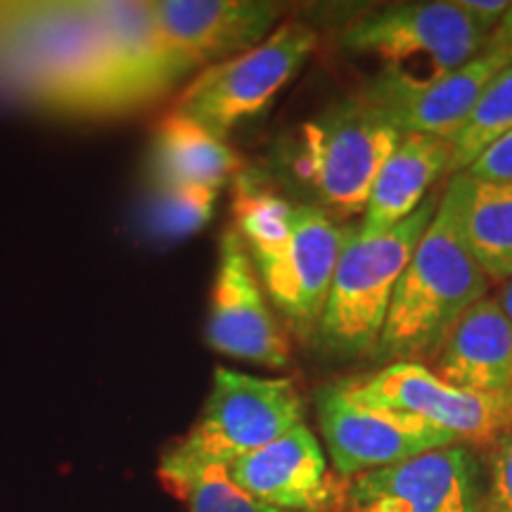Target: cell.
I'll use <instances>...</instances> for the list:
<instances>
[{"label":"cell","mask_w":512,"mask_h":512,"mask_svg":"<svg viewBox=\"0 0 512 512\" xmlns=\"http://www.w3.org/2000/svg\"><path fill=\"white\" fill-rule=\"evenodd\" d=\"M489 448V484L484 489L479 512H512V430Z\"/></svg>","instance_id":"25"},{"label":"cell","mask_w":512,"mask_h":512,"mask_svg":"<svg viewBox=\"0 0 512 512\" xmlns=\"http://www.w3.org/2000/svg\"><path fill=\"white\" fill-rule=\"evenodd\" d=\"M91 10L110 50L124 114L164 98L188 76L159 36L150 3L105 0Z\"/></svg>","instance_id":"15"},{"label":"cell","mask_w":512,"mask_h":512,"mask_svg":"<svg viewBox=\"0 0 512 512\" xmlns=\"http://www.w3.org/2000/svg\"><path fill=\"white\" fill-rule=\"evenodd\" d=\"M489 285L465 247L456 192L448 183L437 214L396 283L373 358L384 366L434 361L458 320L489 297Z\"/></svg>","instance_id":"2"},{"label":"cell","mask_w":512,"mask_h":512,"mask_svg":"<svg viewBox=\"0 0 512 512\" xmlns=\"http://www.w3.org/2000/svg\"><path fill=\"white\" fill-rule=\"evenodd\" d=\"M512 64L498 50L484 48L482 55L444 74H411L382 67L361 98L375 114L401 136H437L451 140L470 117L482 91L501 69Z\"/></svg>","instance_id":"9"},{"label":"cell","mask_w":512,"mask_h":512,"mask_svg":"<svg viewBox=\"0 0 512 512\" xmlns=\"http://www.w3.org/2000/svg\"><path fill=\"white\" fill-rule=\"evenodd\" d=\"M486 48L498 50V53H503L512 62V8L508 10V15L503 17V22L498 24V29L494 31V36L489 38Z\"/></svg>","instance_id":"28"},{"label":"cell","mask_w":512,"mask_h":512,"mask_svg":"<svg viewBox=\"0 0 512 512\" xmlns=\"http://www.w3.org/2000/svg\"><path fill=\"white\" fill-rule=\"evenodd\" d=\"M482 496L479 460L458 441L354 477L335 512H479Z\"/></svg>","instance_id":"10"},{"label":"cell","mask_w":512,"mask_h":512,"mask_svg":"<svg viewBox=\"0 0 512 512\" xmlns=\"http://www.w3.org/2000/svg\"><path fill=\"white\" fill-rule=\"evenodd\" d=\"M439 200L441 195H427L389 233L368 235L361 233L358 223H347L328 302L313 337L325 354L342 361L375 354L396 283L437 214Z\"/></svg>","instance_id":"4"},{"label":"cell","mask_w":512,"mask_h":512,"mask_svg":"<svg viewBox=\"0 0 512 512\" xmlns=\"http://www.w3.org/2000/svg\"><path fill=\"white\" fill-rule=\"evenodd\" d=\"M318 36L304 22L278 24L247 53L202 69L176 102V114L226 140L242 121L266 110L316 53Z\"/></svg>","instance_id":"6"},{"label":"cell","mask_w":512,"mask_h":512,"mask_svg":"<svg viewBox=\"0 0 512 512\" xmlns=\"http://www.w3.org/2000/svg\"><path fill=\"white\" fill-rule=\"evenodd\" d=\"M456 5L486 38H491L512 8V0H456Z\"/></svg>","instance_id":"27"},{"label":"cell","mask_w":512,"mask_h":512,"mask_svg":"<svg viewBox=\"0 0 512 512\" xmlns=\"http://www.w3.org/2000/svg\"><path fill=\"white\" fill-rule=\"evenodd\" d=\"M456 192L465 247L489 283L512 280V181H479L470 174L448 178Z\"/></svg>","instance_id":"21"},{"label":"cell","mask_w":512,"mask_h":512,"mask_svg":"<svg viewBox=\"0 0 512 512\" xmlns=\"http://www.w3.org/2000/svg\"><path fill=\"white\" fill-rule=\"evenodd\" d=\"M434 373L470 392L512 396V323L496 297L477 302L448 335Z\"/></svg>","instance_id":"17"},{"label":"cell","mask_w":512,"mask_h":512,"mask_svg":"<svg viewBox=\"0 0 512 512\" xmlns=\"http://www.w3.org/2000/svg\"><path fill=\"white\" fill-rule=\"evenodd\" d=\"M238 171L240 157L233 147L195 121L171 112L157 126L150 145V185L221 190Z\"/></svg>","instance_id":"20"},{"label":"cell","mask_w":512,"mask_h":512,"mask_svg":"<svg viewBox=\"0 0 512 512\" xmlns=\"http://www.w3.org/2000/svg\"><path fill=\"white\" fill-rule=\"evenodd\" d=\"M150 12L166 48L190 74L259 46L285 10L268 0H155Z\"/></svg>","instance_id":"13"},{"label":"cell","mask_w":512,"mask_h":512,"mask_svg":"<svg viewBox=\"0 0 512 512\" xmlns=\"http://www.w3.org/2000/svg\"><path fill=\"white\" fill-rule=\"evenodd\" d=\"M479 181H512V131L465 171Z\"/></svg>","instance_id":"26"},{"label":"cell","mask_w":512,"mask_h":512,"mask_svg":"<svg viewBox=\"0 0 512 512\" xmlns=\"http://www.w3.org/2000/svg\"><path fill=\"white\" fill-rule=\"evenodd\" d=\"M204 339L216 354L254 366L280 370L292 361L285 332L268 306L259 275L235 228H226L221 235Z\"/></svg>","instance_id":"12"},{"label":"cell","mask_w":512,"mask_h":512,"mask_svg":"<svg viewBox=\"0 0 512 512\" xmlns=\"http://www.w3.org/2000/svg\"><path fill=\"white\" fill-rule=\"evenodd\" d=\"M451 143L437 136H401L384 159L363 211L361 233L380 235L399 226L430 195L432 183L448 174Z\"/></svg>","instance_id":"19"},{"label":"cell","mask_w":512,"mask_h":512,"mask_svg":"<svg viewBox=\"0 0 512 512\" xmlns=\"http://www.w3.org/2000/svg\"><path fill=\"white\" fill-rule=\"evenodd\" d=\"M342 382L358 403L413 415L463 444L494 446L512 430V396L460 389L441 380L425 363H387L373 375Z\"/></svg>","instance_id":"8"},{"label":"cell","mask_w":512,"mask_h":512,"mask_svg":"<svg viewBox=\"0 0 512 512\" xmlns=\"http://www.w3.org/2000/svg\"><path fill=\"white\" fill-rule=\"evenodd\" d=\"M496 299H498V304H501L503 313L510 318V323H512V280L501 285V292H498Z\"/></svg>","instance_id":"29"},{"label":"cell","mask_w":512,"mask_h":512,"mask_svg":"<svg viewBox=\"0 0 512 512\" xmlns=\"http://www.w3.org/2000/svg\"><path fill=\"white\" fill-rule=\"evenodd\" d=\"M0 88L55 114H124L91 3H0Z\"/></svg>","instance_id":"1"},{"label":"cell","mask_w":512,"mask_h":512,"mask_svg":"<svg viewBox=\"0 0 512 512\" xmlns=\"http://www.w3.org/2000/svg\"><path fill=\"white\" fill-rule=\"evenodd\" d=\"M344 238L347 223L342 226L313 204L294 202L287 302L280 316L297 337H316Z\"/></svg>","instance_id":"16"},{"label":"cell","mask_w":512,"mask_h":512,"mask_svg":"<svg viewBox=\"0 0 512 512\" xmlns=\"http://www.w3.org/2000/svg\"><path fill=\"white\" fill-rule=\"evenodd\" d=\"M188 505V512H290L264 505L230 482L226 470H207L178 491Z\"/></svg>","instance_id":"24"},{"label":"cell","mask_w":512,"mask_h":512,"mask_svg":"<svg viewBox=\"0 0 512 512\" xmlns=\"http://www.w3.org/2000/svg\"><path fill=\"white\" fill-rule=\"evenodd\" d=\"M512 131V64L501 69L494 79L486 83L470 117L460 126L451 143V162L448 176L465 174L486 150Z\"/></svg>","instance_id":"22"},{"label":"cell","mask_w":512,"mask_h":512,"mask_svg":"<svg viewBox=\"0 0 512 512\" xmlns=\"http://www.w3.org/2000/svg\"><path fill=\"white\" fill-rule=\"evenodd\" d=\"M226 475L242 494L271 508L330 512L342 501V491L328 475L323 448L304 422L235 460Z\"/></svg>","instance_id":"14"},{"label":"cell","mask_w":512,"mask_h":512,"mask_svg":"<svg viewBox=\"0 0 512 512\" xmlns=\"http://www.w3.org/2000/svg\"><path fill=\"white\" fill-rule=\"evenodd\" d=\"M344 50L375 55L384 67L406 69L411 60L427 64V74L458 69L484 53L486 38L456 0L392 3L351 19L339 36Z\"/></svg>","instance_id":"7"},{"label":"cell","mask_w":512,"mask_h":512,"mask_svg":"<svg viewBox=\"0 0 512 512\" xmlns=\"http://www.w3.org/2000/svg\"><path fill=\"white\" fill-rule=\"evenodd\" d=\"M399 138L401 133L356 95L304 121L285 147L283 166L311 197L306 204L332 219H351L366 211L375 178Z\"/></svg>","instance_id":"5"},{"label":"cell","mask_w":512,"mask_h":512,"mask_svg":"<svg viewBox=\"0 0 512 512\" xmlns=\"http://www.w3.org/2000/svg\"><path fill=\"white\" fill-rule=\"evenodd\" d=\"M304 401L290 377L216 368L200 418L164 453L159 477L171 494L207 470H228L304 422Z\"/></svg>","instance_id":"3"},{"label":"cell","mask_w":512,"mask_h":512,"mask_svg":"<svg viewBox=\"0 0 512 512\" xmlns=\"http://www.w3.org/2000/svg\"><path fill=\"white\" fill-rule=\"evenodd\" d=\"M233 219L266 297L278 313L287 302L294 202L252 174L235 176Z\"/></svg>","instance_id":"18"},{"label":"cell","mask_w":512,"mask_h":512,"mask_svg":"<svg viewBox=\"0 0 512 512\" xmlns=\"http://www.w3.org/2000/svg\"><path fill=\"white\" fill-rule=\"evenodd\" d=\"M216 200H219V190L150 185L143 214L147 233L159 240L190 238L211 221Z\"/></svg>","instance_id":"23"},{"label":"cell","mask_w":512,"mask_h":512,"mask_svg":"<svg viewBox=\"0 0 512 512\" xmlns=\"http://www.w3.org/2000/svg\"><path fill=\"white\" fill-rule=\"evenodd\" d=\"M316 413L335 470L349 479L458 444L453 434L413 415L358 403L344 382L316 389Z\"/></svg>","instance_id":"11"}]
</instances>
